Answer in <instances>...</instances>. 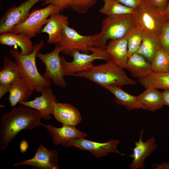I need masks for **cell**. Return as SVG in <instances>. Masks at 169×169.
Returning a JSON list of instances; mask_svg holds the SVG:
<instances>
[{
    "label": "cell",
    "mask_w": 169,
    "mask_h": 169,
    "mask_svg": "<svg viewBox=\"0 0 169 169\" xmlns=\"http://www.w3.org/2000/svg\"><path fill=\"white\" fill-rule=\"evenodd\" d=\"M62 11L60 8L52 4L42 8L33 9L23 22L13 28L11 33H23L31 38L42 33L49 16L53 13H60Z\"/></svg>",
    "instance_id": "cell-7"
},
{
    "label": "cell",
    "mask_w": 169,
    "mask_h": 169,
    "mask_svg": "<svg viewBox=\"0 0 169 169\" xmlns=\"http://www.w3.org/2000/svg\"><path fill=\"white\" fill-rule=\"evenodd\" d=\"M143 129L141 131L139 140L135 141V146L132 153L130 156L133 160L129 166L130 169H144V161L146 159L150 156L157 148L155 138L152 137L144 142L142 140Z\"/></svg>",
    "instance_id": "cell-14"
},
{
    "label": "cell",
    "mask_w": 169,
    "mask_h": 169,
    "mask_svg": "<svg viewBox=\"0 0 169 169\" xmlns=\"http://www.w3.org/2000/svg\"><path fill=\"white\" fill-rule=\"evenodd\" d=\"M161 93L164 105L169 106V89L164 90Z\"/></svg>",
    "instance_id": "cell-35"
},
{
    "label": "cell",
    "mask_w": 169,
    "mask_h": 169,
    "mask_svg": "<svg viewBox=\"0 0 169 169\" xmlns=\"http://www.w3.org/2000/svg\"><path fill=\"white\" fill-rule=\"evenodd\" d=\"M91 54L80 53L79 51H74L71 56L72 61L69 62L63 56H60L63 75H72L77 73L84 71L93 65L95 60L101 59L107 61L111 59L105 49L93 47Z\"/></svg>",
    "instance_id": "cell-6"
},
{
    "label": "cell",
    "mask_w": 169,
    "mask_h": 169,
    "mask_svg": "<svg viewBox=\"0 0 169 169\" xmlns=\"http://www.w3.org/2000/svg\"><path fill=\"white\" fill-rule=\"evenodd\" d=\"M151 64L153 72H169V53L162 47L156 53Z\"/></svg>",
    "instance_id": "cell-28"
},
{
    "label": "cell",
    "mask_w": 169,
    "mask_h": 169,
    "mask_svg": "<svg viewBox=\"0 0 169 169\" xmlns=\"http://www.w3.org/2000/svg\"><path fill=\"white\" fill-rule=\"evenodd\" d=\"M41 118L38 111L23 105L13 107L10 111L3 114L0 120L1 149L5 150L20 131L42 125Z\"/></svg>",
    "instance_id": "cell-1"
},
{
    "label": "cell",
    "mask_w": 169,
    "mask_h": 169,
    "mask_svg": "<svg viewBox=\"0 0 169 169\" xmlns=\"http://www.w3.org/2000/svg\"><path fill=\"white\" fill-rule=\"evenodd\" d=\"M41 95L36 97L29 101H21L19 103L29 107L38 111L41 114L42 118L45 120L51 118L54 107L57 102L56 96L50 87H44L41 92Z\"/></svg>",
    "instance_id": "cell-13"
},
{
    "label": "cell",
    "mask_w": 169,
    "mask_h": 169,
    "mask_svg": "<svg viewBox=\"0 0 169 169\" xmlns=\"http://www.w3.org/2000/svg\"><path fill=\"white\" fill-rule=\"evenodd\" d=\"M42 125L51 135L55 146L60 144L66 147L71 141L80 138H84L88 136L86 133L76 129L75 125L62 124V126L59 128L49 124H43Z\"/></svg>",
    "instance_id": "cell-15"
},
{
    "label": "cell",
    "mask_w": 169,
    "mask_h": 169,
    "mask_svg": "<svg viewBox=\"0 0 169 169\" xmlns=\"http://www.w3.org/2000/svg\"><path fill=\"white\" fill-rule=\"evenodd\" d=\"M62 124L75 125L81 121L82 117L78 110L69 103L57 102L55 105L53 115Z\"/></svg>",
    "instance_id": "cell-18"
},
{
    "label": "cell",
    "mask_w": 169,
    "mask_h": 169,
    "mask_svg": "<svg viewBox=\"0 0 169 169\" xmlns=\"http://www.w3.org/2000/svg\"><path fill=\"white\" fill-rule=\"evenodd\" d=\"M105 49L112 60L125 68L128 58V43L125 37L110 40Z\"/></svg>",
    "instance_id": "cell-19"
},
{
    "label": "cell",
    "mask_w": 169,
    "mask_h": 169,
    "mask_svg": "<svg viewBox=\"0 0 169 169\" xmlns=\"http://www.w3.org/2000/svg\"><path fill=\"white\" fill-rule=\"evenodd\" d=\"M138 82L145 89L152 88L157 89H169V72L152 71L146 76L138 79Z\"/></svg>",
    "instance_id": "cell-26"
},
{
    "label": "cell",
    "mask_w": 169,
    "mask_h": 169,
    "mask_svg": "<svg viewBox=\"0 0 169 169\" xmlns=\"http://www.w3.org/2000/svg\"><path fill=\"white\" fill-rule=\"evenodd\" d=\"M97 35L95 33L82 35L69 25H65L62 29L60 39L56 44L59 45L60 52L67 55L71 56L76 50L89 54L95 46L94 41Z\"/></svg>",
    "instance_id": "cell-8"
},
{
    "label": "cell",
    "mask_w": 169,
    "mask_h": 169,
    "mask_svg": "<svg viewBox=\"0 0 169 169\" xmlns=\"http://www.w3.org/2000/svg\"><path fill=\"white\" fill-rule=\"evenodd\" d=\"M120 141L117 139H110L107 142L100 143L93 141L84 138H80L69 142L66 147L73 146L80 150L89 151L97 158H100L107 155L110 153L124 154L117 149Z\"/></svg>",
    "instance_id": "cell-11"
},
{
    "label": "cell",
    "mask_w": 169,
    "mask_h": 169,
    "mask_svg": "<svg viewBox=\"0 0 169 169\" xmlns=\"http://www.w3.org/2000/svg\"><path fill=\"white\" fill-rule=\"evenodd\" d=\"M159 37L162 47L169 53V20L163 27Z\"/></svg>",
    "instance_id": "cell-31"
},
{
    "label": "cell",
    "mask_w": 169,
    "mask_h": 169,
    "mask_svg": "<svg viewBox=\"0 0 169 169\" xmlns=\"http://www.w3.org/2000/svg\"><path fill=\"white\" fill-rule=\"evenodd\" d=\"M30 38L25 34L12 33H1L0 44L9 46H18L21 49L20 53L23 55L30 54L33 51V45Z\"/></svg>",
    "instance_id": "cell-21"
},
{
    "label": "cell",
    "mask_w": 169,
    "mask_h": 169,
    "mask_svg": "<svg viewBox=\"0 0 169 169\" xmlns=\"http://www.w3.org/2000/svg\"><path fill=\"white\" fill-rule=\"evenodd\" d=\"M44 44L41 40L33 45L32 52L29 54L23 55L19 52L17 47H12L9 53L16 64L21 77L27 83L30 87L36 92H41L44 87H50L51 80L44 78L38 71L36 64V58Z\"/></svg>",
    "instance_id": "cell-3"
},
{
    "label": "cell",
    "mask_w": 169,
    "mask_h": 169,
    "mask_svg": "<svg viewBox=\"0 0 169 169\" xmlns=\"http://www.w3.org/2000/svg\"><path fill=\"white\" fill-rule=\"evenodd\" d=\"M137 26L144 31L160 36L162 28L169 20L162 13L144 0L133 9Z\"/></svg>",
    "instance_id": "cell-5"
},
{
    "label": "cell",
    "mask_w": 169,
    "mask_h": 169,
    "mask_svg": "<svg viewBox=\"0 0 169 169\" xmlns=\"http://www.w3.org/2000/svg\"><path fill=\"white\" fill-rule=\"evenodd\" d=\"M111 59L99 65L92 66L72 76L84 78L102 87L135 85L136 82L130 78L123 69Z\"/></svg>",
    "instance_id": "cell-2"
},
{
    "label": "cell",
    "mask_w": 169,
    "mask_h": 169,
    "mask_svg": "<svg viewBox=\"0 0 169 169\" xmlns=\"http://www.w3.org/2000/svg\"><path fill=\"white\" fill-rule=\"evenodd\" d=\"M65 25H69L67 16L60 13H53L49 16L42 31V33H46L48 35L47 44H56L59 41Z\"/></svg>",
    "instance_id": "cell-17"
},
{
    "label": "cell",
    "mask_w": 169,
    "mask_h": 169,
    "mask_svg": "<svg viewBox=\"0 0 169 169\" xmlns=\"http://www.w3.org/2000/svg\"><path fill=\"white\" fill-rule=\"evenodd\" d=\"M44 0H27L18 6L8 8L0 20V33H11L13 28L23 22L28 17L31 9L37 3Z\"/></svg>",
    "instance_id": "cell-10"
},
{
    "label": "cell",
    "mask_w": 169,
    "mask_h": 169,
    "mask_svg": "<svg viewBox=\"0 0 169 169\" xmlns=\"http://www.w3.org/2000/svg\"><path fill=\"white\" fill-rule=\"evenodd\" d=\"M144 31L136 27L125 36L128 43V57L137 52L141 45Z\"/></svg>",
    "instance_id": "cell-29"
},
{
    "label": "cell",
    "mask_w": 169,
    "mask_h": 169,
    "mask_svg": "<svg viewBox=\"0 0 169 169\" xmlns=\"http://www.w3.org/2000/svg\"><path fill=\"white\" fill-rule=\"evenodd\" d=\"M21 78L14 61L9 57H5L0 72V99L8 92L11 86Z\"/></svg>",
    "instance_id": "cell-16"
},
{
    "label": "cell",
    "mask_w": 169,
    "mask_h": 169,
    "mask_svg": "<svg viewBox=\"0 0 169 169\" xmlns=\"http://www.w3.org/2000/svg\"><path fill=\"white\" fill-rule=\"evenodd\" d=\"M148 4L162 13H165L168 7V0H144Z\"/></svg>",
    "instance_id": "cell-33"
},
{
    "label": "cell",
    "mask_w": 169,
    "mask_h": 169,
    "mask_svg": "<svg viewBox=\"0 0 169 169\" xmlns=\"http://www.w3.org/2000/svg\"><path fill=\"white\" fill-rule=\"evenodd\" d=\"M104 5L99 12L107 16L133 13V9L117 2L116 0H103Z\"/></svg>",
    "instance_id": "cell-27"
},
{
    "label": "cell",
    "mask_w": 169,
    "mask_h": 169,
    "mask_svg": "<svg viewBox=\"0 0 169 169\" xmlns=\"http://www.w3.org/2000/svg\"><path fill=\"white\" fill-rule=\"evenodd\" d=\"M125 69L132 76L138 79L146 76L152 72L151 63L137 52L128 57Z\"/></svg>",
    "instance_id": "cell-20"
},
{
    "label": "cell",
    "mask_w": 169,
    "mask_h": 169,
    "mask_svg": "<svg viewBox=\"0 0 169 169\" xmlns=\"http://www.w3.org/2000/svg\"><path fill=\"white\" fill-rule=\"evenodd\" d=\"M114 96L115 103L119 105L125 106L129 111L140 109L145 110V107L140 103L137 96L130 95L121 87L116 85L105 87Z\"/></svg>",
    "instance_id": "cell-22"
},
{
    "label": "cell",
    "mask_w": 169,
    "mask_h": 169,
    "mask_svg": "<svg viewBox=\"0 0 169 169\" xmlns=\"http://www.w3.org/2000/svg\"><path fill=\"white\" fill-rule=\"evenodd\" d=\"M162 47L159 36L144 31L142 43L137 53L151 63L157 52Z\"/></svg>",
    "instance_id": "cell-23"
},
{
    "label": "cell",
    "mask_w": 169,
    "mask_h": 169,
    "mask_svg": "<svg viewBox=\"0 0 169 169\" xmlns=\"http://www.w3.org/2000/svg\"><path fill=\"white\" fill-rule=\"evenodd\" d=\"M101 30L94 40V46L105 49L109 40L125 37L137 27L133 13L107 16L101 23Z\"/></svg>",
    "instance_id": "cell-4"
},
{
    "label": "cell",
    "mask_w": 169,
    "mask_h": 169,
    "mask_svg": "<svg viewBox=\"0 0 169 169\" xmlns=\"http://www.w3.org/2000/svg\"><path fill=\"white\" fill-rule=\"evenodd\" d=\"M152 167L156 169H169V162H163L153 165Z\"/></svg>",
    "instance_id": "cell-36"
},
{
    "label": "cell",
    "mask_w": 169,
    "mask_h": 169,
    "mask_svg": "<svg viewBox=\"0 0 169 169\" xmlns=\"http://www.w3.org/2000/svg\"><path fill=\"white\" fill-rule=\"evenodd\" d=\"M28 147L27 141L24 140L21 141L20 144V151L22 153L26 152Z\"/></svg>",
    "instance_id": "cell-37"
},
{
    "label": "cell",
    "mask_w": 169,
    "mask_h": 169,
    "mask_svg": "<svg viewBox=\"0 0 169 169\" xmlns=\"http://www.w3.org/2000/svg\"><path fill=\"white\" fill-rule=\"evenodd\" d=\"M58 151L49 150L41 143L32 158L15 163L14 166L28 165L34 169H58Z\"/></svg>",
    "instance_id": "cell-12"
},
{
    "label": "cell",
    "mask_w": 169,
    "mask_h": 169,
    "mask_svg": "<svg viewBox=\"0 0 169 169\" xmlns=\"http://www.w3.org/2000/svg\"><path fill=\"white\" fill-rule=\"evenodd\" d=\"M60 48L56 44L54 49L49 53L43 54L38 52L36 57L44 64L45 71L42 74L45 79L52 80L54 84L62 88L67 86V84L64 78L60 56L59 53Z\"/></svg>",
    "instance_id": "cell-9"
},
{
    "label": "cell",
    "mask_w": 169,
    "mask_h": 169,
    "mask_svg": "<svg viewBox=\"0 0 169 169\" xmlns=\"http://www.w3.org/2000/svg\"><path fill=\"white\" fill-rule=\"evenodd\" d=\"M97 0H73L71 8L79 14H84L97 3Z\"/></svg>",
    "instance_id": "cell-30"
},
{
    "label": "cell",
    "mask_w": 169,
    "mask_h": 169,
    "mask_svg": "<svg viewBox=\"0 0 169 169\" xmlns=\"http://www.w3.org/2000/svg\"><path fill=\"white\" fill-rule=\"evenodd\" d=\"M164 13L166 16L169 18V2L167 8Z\"/></svg>",
    "instance_id": "cell-38"
},
{
    "label": "cell",
    "mask_w": 169,
    "mask_h": 169,
    "mask_svg": "<svg viewBox=\"0 0 169 169\" xmlns=\"http://www.w3.org/2000/svg\"><path fill=\"white\" fill-rule=\"evenodd\" d=\"M33 91L26 81L21 78L11 86L9 90L8 99L11 105L14 107L18 103L27 101Z\"/></svg>",
    "instance_id": "cell-25"
},
{
    "label": "cell",
    "mask_w": 169,
    "mask_h": 169,
    "mask_svg": "<svg viewBox=\"0 0 169 169\" xmlns=\"http://www.w3.org/2000/svg\"><path fill=\"white\" fill-rule=\"evenodd\" d=\"M73 0H44L43 5L52 4L64 10L71 8Z\"/></svg>",
    "instance_id": "cell-32"
},
{
    "label": "cell",
    "mask_w": 169,
    "mask_h": 169,
    "mask_svg": "<svg viewBox=\"0 0 169 169\" xmlns=\"http://www.w3.org/2000/svg\"><path fill=\"white\" fill-rule=\"evenodd\" d=\"M140 103L145 108V110L154 112L164 105L162 93L158 89L148 88L137 96Z\"/></svg>",
    "instance_id": "cell-24"
},
{
    "label": "cell",
    "mask_w": 169,
    "mask_h": 169,
    "mask_svg": "<svg viewBox=\"0 0 169 169\" xmlns=\"http://www.w3.org/2000/svg\"><path fill=\"white\" fill-rule=\"evenodd\" d=\"M118 3L122 4L127 7L134 9L141 3L143 0H116Z\"/></svg>",
    "instance_id": "cell-34"
}]
</instances>
